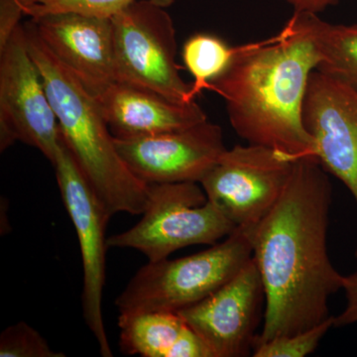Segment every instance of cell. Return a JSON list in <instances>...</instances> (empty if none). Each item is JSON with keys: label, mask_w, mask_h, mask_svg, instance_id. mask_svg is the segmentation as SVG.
I'll return each mask as SVG.
<instances>
[{"label": "cell", "mask_w": 357, "mask_h": 357, "mask_svg": "<svg viewBox=\"0 0 357 357\" xmlns=\"http://www.w3.org/2000/svg\"><path fill=\"white\" fill-rule=\"evenodd\" d=\"M332 199L318 160H297L280 199L252 227L253 260L265 292L264 324L255 345L330 318L328 299L344 281L326 246Z\"/></svg>", "instance_id": "1"}, {"label": "cell", "mask_w": 357, "mask_h": 357, "mask_svg": "<svg viewBox=\"0 0 357 357\" xmlns=\"http://www.w3.org/2000/svg\"><path fill=\"white\" fill-rule=\"evenodd\" d=\"M314 14L295 11L274 36L237 46L227 69L208 86L225 100L237 135L292 161L316 158L303 119L310 77L321 62Z\"/></svg>", "instance_id": "2"}, {"label": "cell", "mask_w": 357, "mask_h": 357, "mask_svg": "<svg viewBox=\"0 0 357 357\" xmlns=\"http://www.w3.org/2000/svg\"><path fill=\"white\" fill-rule=\"evenodd\" d=\"M24 28L30 54L57 115L61 139L79 170L112 217L142 215L149 185L122 160L95 96L49 50L31 20Z\"/></svg>", "instance_id": "3"}, {"label": "cell", "mask_w": 357, "mask_h": 357, "mask_svg": "<svg viewBox=\"0 0 357 357\" xmlns=\"http://www.w3.org/2000/svg\"><path fill=\"white\" fill-rule=\"evenodd\" d=\"M251 234L252 227H238L222 243L196 255L148 261L115 300L119 314L178 312L206 299L252 259Z\"/></svg>", "instance_id": "4"}, {"label": "cell", "mask_w": 357, "mask_h": 357, "mask_svg": "<svg viewBox=\"0 0 357 357\" xmlns=\"http://www.w3.org/2000/svg\"><path fill=\"white\" fill-rule=\"evenodd\" d=\"M236 229L208 201L199 183L149 185L140 222L109 236L107 246L135 249L157 262L187 246L213 245Z\"/></svg>", "instance_id": "5"}, {"label": "cell", "mask_w": 357, "mask_h": 357, "mask_svg": "<svg viewBox=\"0 0 357 357\" xmlns=\"http://www.w3.org/2000/svg\"><path fill=\"white\" fill-rule=\"evenodd\" d=\"M115 82L149 89L180 103L191 98L176 63L172 18L152 0H134L112 18Z\"/></svg>", "instance_id": "6"}, {"label": "cell", "mask_w": 357, "mask_h": 357, "mask_svg": "<svg viewBox=\"0 0 357 357\" xmlns=\"http://www.w3.org/2000/svg\"><path fill=\"white\" fill-rule=\"evenodd\" d=\"M16 141L36 148L55 163L60 129L50 98L33 60L24 25L20 24L0 50V149Z\"/></svg>", "instance_id": "7"}, {"label": "cell", "mask_w": 357, "mask_h": 357, "mask_svg": "<svg viewBox=\"0 0 357 357\" xmlns=\"http://www.w3.org/2000/svg\"><path fill=\"white\" fill-rule=\"evenodd\" d=\"M295 162L263 145H236L223 152L199 184L234 227H253L280 199Z\"/></svg>", "instance_id": "8"}, {"label": "cell", "mask_w": 357, "mask_h": 357, "mask_svg": "<svg viewBox=\"0 0 357 357\" xmlns=\"http://www.w3.org/2000/svg\"><path fill=\"white\" fill-rule=\"evenodd\" d=\"M53 166L61 197L76 229L81 248L84 321L98 342L100 354L103 357H112L114 354L102 318L105 255L109 248L105 230L112 215L89 185L62 139Z\"/></svg>", "instance_id": "9"}, {"label": "cell", "mask_w": 357, "mask_h": 357, "mask_svg": "<svg viewBox=\"0 0 357 357\" xmlns=\"http://www.w3.org/2000/svg\"><path fill=\"white\" fill-rule=\"evenodd\" d=\"M114 142L129 170L146 185L201 183L227 149L222 128L208 121Z\"/></svg>", "instance_id": "10"}, {"label": "cell", "mask_w": 357, "mask_h": 357, "mask_svg": "<svg viewBox=\"0 0 357 357\" xmlns=\"http://www.w3.org/2000/svg\"><path fill=\"white\" fill-rule=\"evenodd\" d=\"M264 303L261 276L252 257L222 288L178 314L213 357H244L252 354Z\"/></svg>", "instance_id": "11"}, {"label": "cell", "mask_w": 357, "mask_h": 357, "mask_svg": "<svg viewBox=\"0 0 357 357\" xmlns=\"http://www.w3.org/2000/svg\"><path fill=\"white\" fill-rule=\"evenodd\" d=\"M303 119L316 159L326 173L344 183L357 204V91L314 70Z\"/></svg>", "instance_id": "12"}, {"label": "cell", "mask_w": 357, "mask_h": 357, "mask_svg": "<svg viewBox=\"0 0 357 357\" xmlns=\"http://www.w3.org/2000/svg\"><path fill=\"white\" fill-rule=\"evenodd\" d=\"M31 21L49 50L91 95L115 82L112 20L50 14Z\"/></svg>", "instance_id": "13"}, {"label": "cell", "mask_w": 357, "mask_h": 357, "mask_svg": "<svg viewBox=\"0 0 357 357\" xmlns=\"http://www.w3.org/2000/svg\"><path fill=\"white\" fill-rule=\"evenodd\" d=\"M93 96L115 138L170 132L208 121L197 102H174L149 89L119 82Z\"/></svg>", "instance_id": "14"}, {"label": "cell", "mask_w": 357, "mask_h": 357, "mask_svg": "<svg viewBox=\"0 0 357 357\" xmlns=\"http://www.w3.org/2000/svg\"><path fill=\"white\" fill-rule=\"evenodd\" d=\"M121 351L129 356L169 357L185 323L178 312L119 314Z\"/></svg>", "instance_id": "15"}, {"label": "cell", "mask_w": 357, "mask_h": 357, "mask_svg": "<svg viewBox=\"0 0 357 357\" xmlns=\"http://www.w3.org/2000/svg\"><path fill=\"white\" fill-rule=\"evenodd\" d=\"M319 70L357 91V23L333 24L314 15Z\"/></svg>", "instance_id": "16"}, {"label": "cell", "mask_w": 357, "mask_h": 357, "mask_svg": "<svg viewBox=\"0 0 357 357\" xmlns=\"http://www.w3.org/2000/svg\"><path fill=\"white\" fill-rule=\"evenodd\" d=\"M236 51V47L208 33H197L185 42L182 58L192 77V100H196L202 91L208 89L211 82L227 69Z\"/></svg>", "instance_id": "17"}, {"label": "cell", "mask_w": 357, "mask_h": 357, "mask_svg": "<svg viewBox=\"0 0 357 357\" xmlns=\"http://www.w3.org/2000/svg\"><path fill=\"white\" fill-rule=\"evenodd\" d=\"M134 0H21L23 11L30 18H38L50 14H77L89 17L112 20ZM167 7L174 0H152Z\"/></svg>", "instance_id": "18"}, {"label": "cell", "mask_w": 357, "mask_h": 357, "mask_svg": "<svg viewBox=\"0 0 357 357\" xmlns=\"http://www.w3.org/2000/svg\"><path fill=\"white\" fill-rule=\"evenodd\" d=\"M335 326V317L331 316L323 323L310 330L282 335L260 342L253 347L255 357H304L316 351L326 333Z\"/></svg>", "instance_id": "19"}, {"label": "cell", "mask_w": 357, "mask_h": 357, "mask_svg": "<svg viewBox=\"0 0 357 357\" xmlns=\"http://www.w3.org/2000/svg\"><path fill=\"white\" fill-rule=\"evenodd\" d=\"M1 357H64L53 351L47 340L35 328L18 321L6 328L0 335Z\"/></svg>", "instance_id": "20"}, {"label": "cell", "mask_w": 357, "mask_h": 357, "mask_svg": "<svg viewBox=\"0 0 357 357\" xmlns=\"http://www.w3.org/2000/svg\"><path fill=\"white\" fill-rule=\"evenodd\" d=\"M169 357H213L210 347L203 338L185 324L180 333Z\"/></svg>", "instance_id": "21"}, {"label": "cell", "mask_w": 357, "mask_h": 357, "mask_svg": "<svg viewBox=\"0 0 357 357\" xmlns=\"http://www.w3.org/2000/svg\"><path fill=\"white\" fill-rule=\"evenodd\" d=\"M23 15L21 0H0V50L20 25Z\"/></svg>", "instance_id": "22"}, {"label": "cell", "mask_w": 357, "mask_h": 357, "mask_svg": "<svg viewBox=\"0 0 357 357\" xmlns=\"http://www.w3.org/2000/svg\"><path fill=\"white\" fill-rule=\"evenodd\" d=\"M342 289L347 297V307L340 316L335 317V326L357 324V272L344 276Z\"/></svg>", "instance_id": "23"}, {"label": "cell", "mask_w": 357, "mask_h": 357, "mask_svg": "<svg viewBox=\"0 0 357 357\" xmlns=\"http://www.w3.org/2000/svg\"><path fill=\"white\" fill-rule=\"evenodd\" d=\"M295 9V11L302 13H321L328 6L337 3L338 0H286Z\"/></svg>", "instance_id": "24"}]
</instances>
